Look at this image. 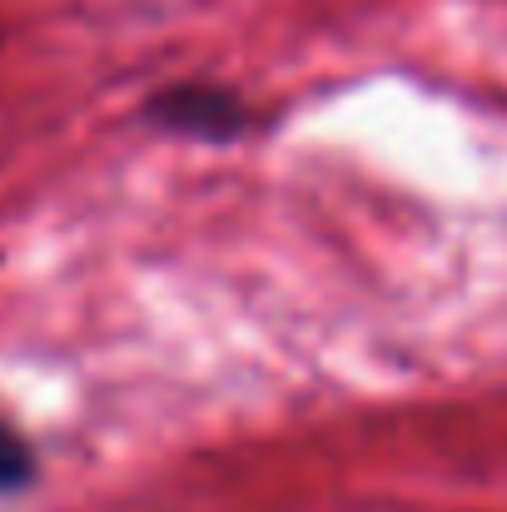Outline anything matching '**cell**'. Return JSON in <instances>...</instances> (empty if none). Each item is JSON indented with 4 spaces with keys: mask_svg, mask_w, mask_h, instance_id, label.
<instances>
[{
    "mask_svg": "<svg viewBox=\"0 0 507 512\" xmlns=\"http://www.w3.org/2000/svg\"><path fill=\"white\" fill-rule=\"evenodd\" d=\"M150 120L160 130L189 135V140H239L254 115L239 105V95L214 90V85H174L150 100Z\"/></svg>",
    "mask_w": 507,
    "mask_h": 512,
    "instance_id": "6da1fadb",
    "label": "cell"
},
{
    "mask_svg": "<svg viewBox=\"0 0 507 512\" xmlns=\"http://www.w3.org/2000/svg\"><path fill=\"white\" fill-rule=\"evenodd\" d=\"M30 478H35V448L10 423H0V493H20Z\"/></svg>",
    "mask_w": 507,
    "mask_h": 512,
    "instance_id": "7a4b0ae2",
    "label": "cell"
}]
</instances>
